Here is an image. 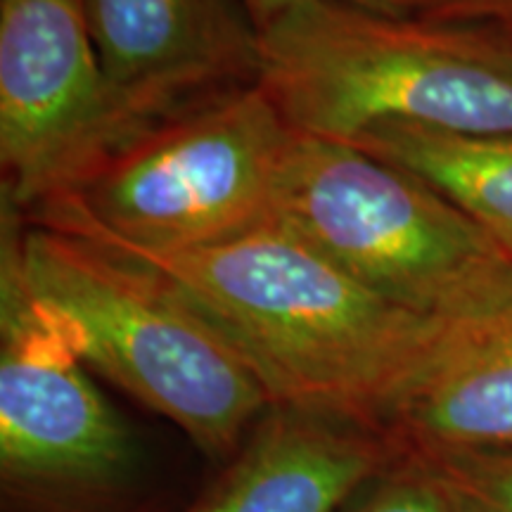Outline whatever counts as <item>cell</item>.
<instances>
[{"label": "cell", "instance_id": "cell-1", "mask_svg": "<svg viewBox=\"0 0 512 512\" xmlns=\"http://www.w3.org/2000/svg\"><path fill=\"white\" fill-rule=\"evenodd\" d=\"M126 259L152 268L209 320L273 406L382 427L439 328L368 290L280 221L214 247Z\"/></svg>", "mask_w": 512, "mask_h": 512}, {"label": "cell", "instance_id": "cell-2", "mask_svg": "<svg viewBox=\"0 0 512 512\" xmlns=\"http://www.w3.org/2000/svg\"><path fill=\"white\" fill-rule=\"evenodd\" d=\"M297 140L259 81L136 128L15 211L124 256L192 252L275 221Z\"/></svg>", "mask_w": 512, "mask_h": 512}, {"label": "cell", "instance_id": "cell-3", "mask_svg": "<svg viewBox=\"0 0 512 512\" xmlns=\"http://www.w3.org/2000/svg\"><path fill=\"white\" fill-rule=\"evenodd\" d=\"M292 131L351 143L380 124L512 136V46L498 27L311 0L259 34V72Z\"/></svg>", "mask_w": 512, "mask_h": 512}, {"label": "cell", "instance_id": "cell-4", "mask_svg": "<svg viewBox=\"0 0 512 512\" xmlns=\"http://www.w3.org/2000/svg\"><path fill=\"white\" fill-rule=\"evenodd\" d=\"M3 238L91 373L169 420L214 463L238 453L273 401L209 320L152 268L8 207Z\"/></svg>", "mask_w": 512, "mask_h": 512}, {"label": "cell", "instance_id": "cell-5", "mask_svg": "<svg viewBox=\"0 0 512 512\" xmlns=\"http://www.w3.org/2000/svg\"><path fill=\"white\" fill-rule=\"evenodd\" d=\"M275 221L351 278L427 320H456L512 292V249L411 171L297 133Z\"/></svg>", "mask_w": 512, "mask_h": 512}, {"label": "cell", "instance_id": "cell-6", "mask_svg": "<svg viewBox=\"0 0 512 512\" xmlns=\"http://www.w3.org/2000/svg\"><path fill=\"white\" fill-rule=\"evenodd\" d=\"M143 451L0 242V512H147Z\"/></svg>", "mask_w": 512, "mask_h": 512}, {"label": "cell", "instance_id": "cell-7", "mask_svg": "<svg viewBox=\"0 0 512 512\" xmlns=\"http://www.w3.org/2000/svg\"><path fill=\"white\" fill-rule=\"evenodd\" d=\"M86 0H0L3 202L24 211L86 162L105 126Z\"/></svg>", "mask_w": 512, "mask_h": 512}, {"label": "cell", "instance_id": "cell-8", "mask_svg": "<svg viewBox=\"0 0 512 512\" xmlns=\"http://www.w3.org/2000/svg\"><path fill=\"white\" fill-rule=\"evenodd\" d=\"M86 15L107 93L86 162L188 102L256 81L259 34L242 0H86Z\"/></svg>", "mask_w": 512, "mask_h": 512}, {"label": "cell", "instance_id": "cell-9", "mask_svg": "<svg viewBox=\"0 0 512 512\" xmlns=\"http://www.w3.org/2000/svg\"><path fill=\"white\" fill-rule=\"evenodd\" d=\"M399 448L377 425L271 406L181 512H347Z\"/></svg>", "mask_w": 512, "mask_h": 512}, {"label": "cell", "instance_id": "cell-10", "mask_svg": "<svg viewBox=\"0 0 512 512\" xmlns=\"http://www.w3.org/2000/svg\"><path fill=\"white\" fill-rule=\"evenodd\" d=\"M382 430L401 453L512 448V292L439 323Z\"/></svg>", "mask_w": 512, "mask_h": 512}, {"label": "cell", "instance_id": "cell-11", "mask_svg": "<svg viewBox=\"0 0 512 512\" xmlns=\"http://www.w3.org/2000/svg\"><path fill=\"white\" fill-rule=\"evenodd\" d=\"M351 145L420 176L512 249V136L380 124Z\"/></svg>", "mask_w": 512, "mask_h": 512}, {"label": "cell", "instance_id": "cell-12", "mask_svg": "<svg viewBox=\"0 0 512 512\" xmlns=\"http://www.w3.org/2000/svg\"><path fill=\"white\" fill-rule=\"evenodd\" d=\"M411 456L430 467L458 512H512V448Z\"/></svg>", "mask_w": 512, "mask_h": 512}, {"label": "cell", "instance_id": "cell-13", "mask_svg": "<svg viewBox=\"0 0 512 512\" xmlns=\"http://www.w3.org/2000/svg\"><path fill=\"white\" fill-rule=\"evenodd\" d=\"M347 512H458L430 467L401 453L354 498Z\"/></svg>", "mask_w": 512, "mask_h": 512}, {"label": "cell", "instance_id": "cell-14", "mask_svg": "<svg viewBox=\"0 0 512 512\" xmlns=\"http://www.w3.org/2000/svg\"><path fill=\"white\" fill-rule=\"evenodd\" d=\"M415 17L451 24L505 27L512 22V0H401Z\"/></svg>", "mask_w": 512, "mask_h": 512}, {"label": "cell", "instance_id": "cell-15", "mask_svg": "<svg viewBox=\"0 0 512 512\" xmlns=\"http://www.w3.org/2000/svg\"><path fill=\"white\" fill-rule=\"evenodd\" d=\"M311 3V0H242L245 5L249 19H252L256 34L271 27L275 19H280L285 12H290L297 5ZM335 3H349V5H361V8L368 10H377L384 12V15H394V17H408L406 5L401 0H335Z\"/></svg>", "mask_w": 512, "mask_h": 512}, {"label": "cell", "instance_id": "cell-16", "mask_svg": "<svg viewBox=\"0 0 512 512\" xmlns=\"http://www.w3.org/2000/svg\"><path fill=\"white\" fill-rule=\"evenodd\" d=\"M498 29L503 31V36L508 38V43L512 46V22H510V24H505V27H498Z\"/></svg>", "mask_w": 512, "mask_h": 512}]
</instances>
